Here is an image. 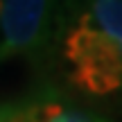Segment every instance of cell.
Here are the masks:
<instances>
[{
	"mask_svg": "<svg viewBox=\"0 0 122 122\" xmlns=\"http://www.w3.org/2000/svg\"><path fill=\"white\" fill-rule=\"evenodd\" d=\"M70 63V79L93 95H109L122 86V52L97 30L91 14L79 16V23L63 43Z\"/></svg>",
	"mask_w": 122,
	"mask_h": 122,
	"instance_id": "obj_1",
	"label": "cell"
},
{
	"mask_svg": "<svg viewBox=\"0 0 122 122\" xmlns=\"http://www.w3.org/2000/svg\"><path fill=\"white\" fill-rule=\"evenodd\" d=\"M27 115H30L32 122H52L54 118H59L63 113V106L57 104V102H48V104H36L25 109Z\"/></svg>",
	"mask_w": 122,
	"mask_h": 122,
	"instance_id": "obj_3",
	"label": "cell"
},
{
	"mask_svg": "<svg viewBox=\"0 0 122 122\" xmlns=\"http://www.w3.org/2000/svg\"><path fill=\"white\" fill-rule=\"evenodd\" d=\"M48 0H2L0 5V52L30 50L39 41Z\"/></svg>",
	"mask_w": 122,
	"mask_h": 122,
	"instance_id": "obj_2",
	"label": "cell"
},
{
	"mask_svg": "<svg viewBox=\"0 0 122 122\" xmlns=\"http://www.w3.org/2000/svg\"><path fill=\"white\" fill-rule=\"evenodd\" d=\"M52 122H95L93 118H88L86 113H79V111H63L59 118H54Z\"/></svg>",
	"mask_w": 122,
	"mask_h": 122,
	"instance_id": "obj_4",
	"label": "cell"
}]
</instances>
